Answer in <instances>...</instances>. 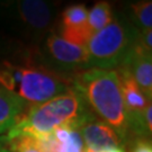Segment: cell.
<instances>
[{"mask_svg":"<svg viewBox=\"0 0 152 152\" xmlns=\"http://www.w3.org/2000/svg\"><path fill=\"white\" fill-rule=\"evenodd\" d=\"M50 70L38 60L37 49L0 59V86L37 105L71 90V77Z\"/></svg>","mask_w":152,"mask_h":152,"instance_id":"obj_1","label":"cell"},{"mask_svg":"<svg viewBox=\"0 0 152 152\" xmlns=\"http://www.w3.org/2000/svg\"><path fill=\"white\" fill-rule=\"evenodd\" d=\"M75 89L88 109L110 126L125 145L131 141L123 92L116 70L87 69L71 76Z\"/></svg>","mask_w":152,"mask_h":152,"instance_id":"obj_2","label":"cell"},{"mask_svg":"<svg viewBox=\"0 0 152 152\" xmlns=\"http://www.w3.org/2000/svg\"><path fill=\"white\" fill-rule=\"evenodd\" d=\"M91 113L80 95L71 87L65 94L29 106L23 118L12 130L6 134L7 141L19 135H29L38 140L52 135L60 127L77 126Z\"/></svg>","mask_w":152,"mask_h":152,"instance_id":"obj_3","label":"cell"},{"mask_svg":"<svg viewBox=\"0 0 152 152\" xmlns=\"http://www.w3.org/2000/svg\"><path fill=\"white\" fill-rule=\"evenodd\" d=\"M56 2L44 0H1L0 28L16 41L37 49L56 25Z\"/></svg>","mask_w":152,"mask_h":152,"instance_id":"obj_4","label":"cell"},{"mask_svg":"<svg viewBox=\"0 0 152 152\" xmlns=\"http://www.w3.org/2000/svg\"><path fill=\"white\" fill-rule=\"evenodd\" d=\"M139 32L125 15L116 12L108 26L92 35L86 45L89 69L116 70L123 64Z\"/></svg>","mask_w":152,"mask_h":152,"instance_id":"obj_5","label":"cell"},{"mask_svg":"<svg viewBox=\"0 0 152 152\" xmlns=\"http://www.w3.org/2000/svg\"><path fill=\"white\" fill-rule=\"evenodd\" d=\"M37 58L50 70L66 77L89 69L86 48L65 41L55 27L37 48Z\"/></svg>","mask_w":152,"mask_h":152,"instance_id":"obj_6","label":"cell"},{"mask_svg":"<svg viewBox=\"0 0 152 152\" xmlns=\"http://www.w3.org/2000/svg\"><path fill=\"white\" fill-rule=\"evenodd\" d=\"M81 136L83 151L98 152L112 147H124L115 131L92 113L83 118L77 126Z\"/></svg>","mask_w":152,"mask_h":152,"instance_id":"obj_7","label":"cell"},{"mask_svg":"<svg viewBox=\"0 0 152 152\" xmlns=\"http://www.w3.org/2000/svg\"><path fill=\"white\" fill-rule=\"evenodd\" d=\"M117 69L124 70L141 88L148 99H152V51L142 44L140 36L131 49L123 64Z\"/></svg>","mask_w":152,"mask_h":152,"instance_id":"obj_8","label":"cell"},{"mask_svg":"<svg viewBox=\"0 0 152 152\" xmlns=\"http://www.w3.org/2000/svg\"><path fill=\"white\" fill-rule=\"evenodd\" d=\"M88 9L83 4H73L65 7L60 15V23L55 31L65 41L86 48L90 34L88 31Z\"/></svg>","mask_w":152,"mask_h":152,"instance_id":"obj_9","label":"cell"},{"mask_svg":"<svg viewBox=\"0 0 152 152\" xmlns=\"http://www.w3.org/2000/svg\"><path fill=\"white\" fill-rule=\"evenodd\" d=\"M28 108L29 104L0 86V136L8 134Z\"/></svg>","mask_w":152,"mask_h":152,"instance_id":"obj_10","label":"cell"},{"mask_svg":"<svg viewBox=\"0 0 152 152\" xmlns=\"http://www.w3.org/2000/svg\"><path fill=\"white\" fill-rule=\"evenodd\" d=\"M123 14L140 34L152 31L151 0L129 2L125 6V11Z\"/></svg>","mask_w":152,"mask_h":152,"instance_id":"obj_11","label":"cell"},{"mask_svg":"<svg viewBox=\"0 0 152 152\" xmlns=\"http://www.w3.org/2000/svg\"><path fill=\"white\" fill-rule=\"evenodd\" d=\"M52 150L53 152H82L81 136L73 127H60L52 134Z\"/></svg>","mask_w":152,"mask_h":152,"instance_id":"obj_12","label":"cell"},{"mask_svg":"<svg viewBox=\"0 0 152 152\" xmlns=\"http://www.w3.org/2000/svg\"><path fill=\"white\" fill-rule=\"evenodd\" d=\"M114 11L108 1H97L88 10V31L90 36L108 26L114 19Z\"/></svg>","mask_w":152,"mask_h":152,"instance_id":"obj_13","label":"cell"},{"mask_svg":"<svg viewBox=\"0 0 152 152\" xmlns=\"http://www.w3.org/2000/svg\"><path fill=\"white\" fill-rule=\"evenodd\" d=\"M10 152H46L42 140L29 135H19L7 141Z\"/></svg>","mask_w":152,"mask_h":152,"instance_id":"obj_14","label":"cell"},{"mask_svg":"<svg viewBox=\"0 0 152 152\" xmlns=\"http://www.w3.org/2000/svg\"><path fill=\"white\" fill-rule=\"evenodd\" d=\"M28 49L32 48H28L16 41L15 38L8 36L4 33H0V59H8L11 56H15Z\"/></svg>","mask_w":152,"mask_h":152,"instance_id":"obj_15","label":"cell"},{"mask_svg":"<svg viewBox=\"0 0 152 152\" xmlns=\"http://www.w3.org/2000/svg\"><path fill=\"white\" fill-rule=\"evenodd\" d=\"M131 152H152L151 139H147V137L134 139Z\"/></svg>","mask_w":152,"mask_h":152,"instance_id":"obj_16","label":"cell"},{"mask_svg":"<svg viewBox=\"0 0 152 152\" xmlns=\"http://www.w3.org/2000/svg\"><path fill=\"white\" fill-rule=\"evenodd\" d=\"M98 152H126V151H125L124 147H112V148H107V149H104V150Z\"/></svg>","mask_w":152,"mask_h":152,"instance_id":"obj_17","label":"cell"},{"mask_svg":"<svg viewBox=\"0 0 152 152\" xmlns=\"http://www.w3.org/2000/svg\"><path fill=\"white\" fill-rule=\"evenodd\" d=\"M6 144H7V137H6V135L0 136V148H4Z\"/></svg>","mask_w":152,"mask_h":152,"instance_id":"obj_18","label":"cell"},{"mask_svg":"<svg viewBox=\"0 0 152 152\" xmlns=\"http://www.w3.org/2000/svg\"><path fill=\"white\" fill-rule=\"evenodd\" d=\"M0 152H10V151H9L8 149H6V148L4 147V148H0Z\"/></svg>","mask_w":152,"mask_h":152,"instance_id":"obj_19","label":"cell"}]
</instances>
